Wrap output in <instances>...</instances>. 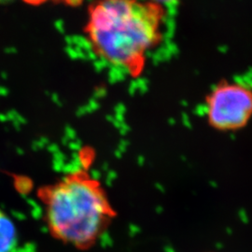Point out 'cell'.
Masks as SVG:
<instances>
[{
  "mask_svg": "<svg viewBox=\"0 0 252 252\" xmlns=\"http://www.w3.org/2000/svg\"><path fill=\"white\" fill-rule=\"evenodd\" d=\"M164 17V7L148 0H94L83 32L100 59L138 78L162 41Z\"/></svg>",
  "mask_w": 252,
  "mask_h": 252,
  "instance_id": "obj_1",
  "label": "cell"
},
{
  "mask_svg": "<svg viewBox=\"0 0 252 252\" xmlns=\"http://www.w3.org/2000/svg\"><path fill=\"white\" fill-rule=\"evenodd\" d=\"M148 1H152V2L160 4V5H162L163 7H165V6H167V5L174 4L177 0H148Z\"/></svg>",
  "mask_w": 252,
  "mask_h": 252,
  "instance_id": "obj_6",
  "label": "cell"
},
{
  "mask_svg": "<svg viewBox=\"0 0 252 252\" xmlns=\"http://www.w3.org/2000/svg\"><path fill=\"white\" fill-rule=\"evenodd\" d=\"M207 123L213 129L233 132L243 128L252 117V91L237 82H223L206 100Z\"/></svg>",
  "mask_w": 252,
  "mask_h": 252,
  "instance_id": "obj_3",
  "label": "cell"
},
{
  "mask_svg": "<svg viewBox=\"0 0 252 252\" xmlns=\"http://www.w3.org/2000/svg\"><path fill=\"white\" fill-rule=\"evenodd\" d=\"M22 1H23L24 3H26V4L30 5V6H41V5L47 3L48 1H54V0H22ZM58 1L69 2V4H71V3H75V4H76V2H77V4H78V3L81 2V0H58Z\"/></svg>",
  "mask_w": 252,
  "mask_h": 252,
  "instance_id": "obj_5",
  "label": "cell"
},
{
  "mask_svg": "<svg viewBox=\"0 0 252 252\" xmlns=\"http://www.w3.org/2000/svg\"><path fill=\"white\" fill-rule=\"evenodd\" d=\"M49 234L76 250H90L117 216L103 184L80 168L37 191Z\"/></svg>",
  "mask_w": 252,
  "mask_h": 252,
  "instance_id": "obj_2",
  "label": "cell"
},
{
  "mask_svg": "<svg viewBox=\"0 0 252 252\" xmlns=\"http://www.w3.org/2000/svg\"><path fill=\"white\" fill-rule=\"evenodd\" d=\"M18 243V231L12 219L0 208V252H12Z\"/></svg>",
  "mask_w": 252,
  "mask_h": 252,
  "instance_id": "obj_4",
  "label": "cell"
}]
</instances>
